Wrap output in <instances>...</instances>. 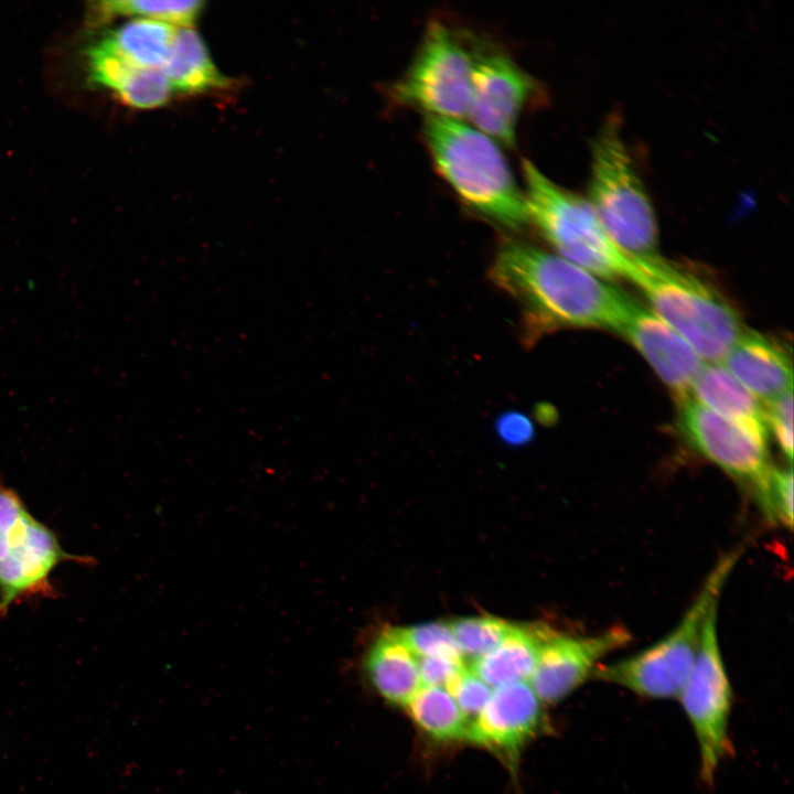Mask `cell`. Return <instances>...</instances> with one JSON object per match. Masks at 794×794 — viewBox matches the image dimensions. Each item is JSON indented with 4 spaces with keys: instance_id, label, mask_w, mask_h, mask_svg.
Returning a JSON list of instances; mask_svg holds the SVG:
<instances>
[{
    "instance_id": "1",
    "label": "cell",
    "mask_w": 794,
    "mask_h": 794,
    "mask_svg": "<svg viewBox=\"0 0 794 794\" xmlns=\"http://www.w3.org/2000/svg\"><path fill=\"white\" fill-rule=\"evenodd\" d=\"M489 276L518 302L529 336L558 328L616 331L630 299L560 256L517 240L502 244Z\"/></svg>"
},
{
    "instance_id": "2",
    "label": "cell",
    "mask_w": 794,
    "mask_h": 794,
    "mask_svg": "<svg viewBox=\"0 0 794 794\" xmlns=\"http://www.w3.org/2000/svg\"><path fill=\"white\" fill-rule=\"evenodd\" d=\"M423 140L433 164L460 200L507 228L528 223L524 190L498 143L461 119L426 116Z\"/></svg>"
},
{
    "instance_id": "3",
    "label": "cell",
    "mask_w": 794,
    "mask_h": 794,
    "mask_svg": "<svg viewBox=\"0 0 794 794\" xmlns=\"http://www.w3.org/2000/svg\"><path fill=\"white\" fill-rule=\"evenodd\" d=\"M627 280L702 361H722L744 331L738 312L721 292L659 255L633 258Z\"/></svg>"
},
{
    "instance_id": "4",
    "label": "cell",
    "mask_w": 794,
    "mask_h": 794,
    "mask_svg": "<svg viewBox=\"0 0 794 794\" xmlns=\"http://www.w3.org/2000/svg\"><path fill=\"white\" fill-rule=\"evenodd\" d=\"M586 200L624 254L633 258L658 256L655 211L614 119L603 124L592 140Z\"/></svg>"
},
{
    "instance_id": "5",
    "label": "cell",
    "mask_w": 794,
    "mask_h": 794,
    "mask_svg": "<svg viewBox=\"0 0 794 794\" xmlns=\"http://www.w3.org/2000/svg\"><path fill=\"white\" fill-rule=\"evenodd\" d=\"M738 558L736 551L721 558L670 633L632 656L599 665L593 677L642 698L677 699L697 657L707 615Z\"/></svg>"
},
{
    "instance_id": "6",
    "label": "cell",
    "mask_w": 794,
    "mask_h": 794,
    "mask_svg": "<svg viewBox=\"0 0 794 794\" xmlns=\"http://www.w3.org/2000/svg\"><path fill=\"white\" fill-rule=\"evenodd\" d=\"M523 176L528 223L558 256L599 278L627 279L633 258L612 242L586 197L556 184L528 160Z\"/></svg>"
},
{
    "instance_id": "7",
    "label": "cell",
    "mask_w": 794,
    "mask_h": 794,
    "mask_svg": "<svg viewBox=\"0 0 794 794\" xmlns=\"http://www.w3.org/2000/svg\"><path fill=\"white\" fill-rule=\"evenodd\" d=\"M66 561L89 565V558L66 552L0 476V620L23 601L53 598L57 590L51 576Z\"/></svg>"
},
{
    "instance_id": "8",
    "label": "cell",
    "mask_w": 794,
    "mask_h": 794,
    "mask_svg": "<svg viewBox=\"0 0 794 794\" xmlns=\"http://www.w3.org/2000/svg\"><path fill=\"white\" fill-rule=\"evenodd\" d=\"M471 76L468 44L446 23L431 20L407 71L390 87V96L426 116L462 120L468 116Z\"/></svg>"
},
{
    "instance_id": "9",
    "label": "cell",
    "mask_w": 794,
    "mask_h": 794,
    "mask_svg": "<svg viewBox=\"0 0 794 794\" xmlns=\"http://www.w3.org/2000/svg\"><path fill=\"white\" fill-rule=\"evenodd\" d=\"M717 610L718 604L707 615L697 657L677 698L694 732L700 776L707 784H712L731 752L729 722L733 694L719 644Z\"/></svg>"
},
{
    "instance_id": "10",
    "label": "cell",
    "mask_w": 794,
    "mask_h": 794,
    "mask_svg": "<svg viewBox=\"0 0 794 794\" xmlns=\"http://www.w3.org/2000/svg\"><path fill=\"white\" fill-rule=\"evenodd\" d=\"M678 428L690 447L748 485L762 503L773 471L768 434L708 409L693 397L678 401Z\"/></svg>"
},
{
    "instance_id": "11",
    "label": "cell",
    "mask_w": 794,
    "mask_h": 794,
    "mask_svg": "<svg viewBox=\"0 0 794 794\" xmlns=\"http://www.w3.org/2000/svg\"><path fill=\"white\" fill-rule=\"evenodd\" d=\"M468 47L472 76L466 117L497 143L512 147L519 115L537 92V83L502 50L475 41Z\"/></svg>"
},
{
    "instance_id": "12",
    "label": "cell",
    "mask_w": 794,
    "mask_h": 794,
    "mask_svg": "<svg viewBox=\"0 0 794 794\" xmlns=\"http://www.w3.org/2000/svg\"><path fill=\"white\" fill-rule=\"evenodd\" d=\"M630 639L622 626L588 636L566 635L552 629L541 644L528 683L543 704L558 702L593 677L602 659Z\"/></svg>"
},
{
    "instance_id": "13",
    "label": "cell",
    "mask_w": 794,
    "mask_h": 794,
    "mask_svg": "<svg viewBox=\"0 0 794 794\" xmlns=\"http://www.w3.org/2000/svg\"><path fill=\"white\" fill-rule=\"evenodd\" d=\"M616 332L645 357L677 401L690 397L704 361L673 328L630 298Z\"/></svg>"
},
{
    "instance_id": "14",
    "label": "cell",
    "mask_w": 794,
    "mask_h": 794,
    "mask_svg": "<svg viewBox=\"0 0 794 794\" xmlns=\"http://www.w3.org/2000/svg\"><path fill=\"white\" fill-rule=\"evenodd\" d=\"M541 705L528 682L496 687L469 725L465 739L512 754L538 731L543 723Z\"/></svg>"
},
{
    "instance_id": "15",
    "label": "cell",
    "mask_w": 794,
    "mask_h": 794,
    "mask_svg": "<svg viewBox=\"0 0 794 794\" xmlns=\"http://www.w3.org/2000/svg\"><path fill=\"white\" fill-rule=\"evenodd\" d=\"M722 361L739 382L765 403L793 388L792 365L785 351L758 332L744 330Z\"/></svg>"
},
{
    "instance_id": "16",
    "label": "cell",
    "mask_w": 794,
    "mask_h": 794,
    "mask_svg": "<svg viewBox=\"0 0 794 794\" xmlns=\"http://www.w3.org/2000/svg\"><path fill=\"white\" fill-rule=\"evenodd\" d=\"M551 630L543 623L512 624L503 642L487 654L472 661L470 670L493 689L528 682L541 644Z\"/></svg>"
},
{
    "instance_id": "17",
    "label": "cell",
    "mask_w": 794,
    "mask_h": 794,
    "mask_svg": "<svg viewBox=\"0 0 794 794\" xmlns=\"http://www.w3.org/2000/svg\"><path fill=\"white\" fill-rule=\"evenodd\" d=\"M363 669L378 694L397 706L406 707L422 686L417 657L391 629L372 643Z\"/></svg>"
},
{
    "instance_id": "18",
    "label": "cell",
    "mask_w": 794,
    "mask_h": 794,
    "mask_svg": "<svg viewBox=\"0 0 794 794\" xmlns=\"http://www.w3.org/2000/svg\"><path fill=\"white\" fill-rule=\"evenodd\" d=\"M690 397L718 415L769 432L761 400L720 363H704Z\"/></svg>"
},
{
    "instance_id": "19",
    "label": "cell",
    "mask_w": 794,
    "mask_h": 794,
    "mask_svg": "<svg viewBox=\"0 0 794 794\" xmlns=\"http://www.w3.org/2000/svg\"><path fill=\"white\" fill-rule=\"evenodd\" d=\"M162 71L172 90L181 93H203L228 85V78L215 66L205 43L191 28L176 30Z\"/></svg>"
},
{
    "instance_id": "20",
    "label": "cell",
    "mask_w": 794,
    "mask_h": 794,
    "mask_svg": "<svg viewBox=\"0 0 794 794\" xmlns=\"http://www.w3.org/2000/svg\"><path fill=\"white\" fill-rule=\"evenodd\" d=\"M174 25L136 18L98 40L117 55L140 68L162 69L175 36Z\"/></svg>"
},
{
    "instance_id": "21",
    "label": "cell",
    "mask_w": 794,
    "mask_h": 794,
    "mask_svg": "<svg viewBox=\"0 0 794 794\" xmlns=\"http://www.w3.org/2000/svg\"><path fill=\"white\" fill-rule=\"evenodd\" d=\"M96 83L98 87L114 92L124 104L140 109L164 105L172 93L162 69L140 68L117 54L100 62Z\"/></svg>"
},
{
    "instance_id": "22",
    "label": "cell",
    "mask_w": 794,
    "mask_h": 794,
    "mask_svg": "<svg viewBox=\"0 0 794 794\" xmlns=\"http://www.w3.org/2000/svg\"><path fill=\"white\" fill-rule=\"evenodd\" d=\"M415 723L440 741L465 739L469 721L443 687L421 686L406 706Z\"/></svg>"
},
{
    "instance_id": "23",
    "label": "cell",
    "mask_w": 794,
    "mask_h": 794,
    "mask_svg": "<svg viewBox=\"0 0 794 794\" xmlns=\"http://www.w3.org/2000/svg\"><path fill=\"white\" fill-rule=\"evenodd\" d=\"M202 1H146V0H110L95 4L93 9L94 23L128 15L162 21L190 28L203 10Z\"/></svg>"
},
{
    "instance_id": "24",
    "label": "cell",
    "mask_w": 794,
    "mask_h": 794,
    "mask_svg": "<svg viewBox=\"0 0 794 794\" xmlns=\"http://www.w3.org/2000/svg\"><path fill=\"white\" fill-rule=\"evenodd\" d=\"M461 653L474 661L494 650L507 636L512 624L494 616L459 618L446 623Z\"/></svg>"
},
{
    "instance_id": "25",
    "label": "cell",
    "mask_w": 794,
    "mask_h": 794,
    "mask_svg": "<svg viewBox=\"0 0 794 794\" xmlns=\"http://www.w3.org/2000/svg\"><path fill=\"white\" fill-rule=\"evenodd\" d=\"M390 629L416 657H447L465 662L446 623Z\"/></svg>"
},
{
    "instance_id": "26",
    "label": "cell",
    "mask_w": 794,
    "mask_h": 794,
    "mask_svg": "<svg viewBox=\"0 0 794 794\" xmlns=\"http://www.w3.org/2000/svg\"><path fill=\"white\" fill-rule=\"evenodd\" d=\"M771 521L787 527L793 525V472L792 468H773L768 491L760 505Z\"/></svg>"
},
{
    "instance_id": "27",
    "label": "cell",
    "mask_w": 794,
    "mask_h": 794,
    "mask_svg": "<svg viewBox=\"0 0 794 794\" xmlns=\"http://www.w3.org/2000/svg\"><path fill=\"white\" fill-rule=\"evenodd\" d=\"M452 695L469 725L480 715L487 704L493 688L466 668L450 686Z\"/></svg>"
},
{
    "instance_id": "28",
    "label": "cell",
    "mask_w": 794,
    "mask_h": 794,
    "mask_svg": "<svg viewBox=\"0 0 794 794\" xmlns=\"http://www.w3.org/2000/svg\"><path fill=\"white\" fill-rule=\"evenodd\" d=\"M766 425L791 462L793 458V393L792 390L766 403Z\"/></svg>"
},
{
    "instance_id": "29",
    "label": "cell",
    "mask_w": 794,
    "mask_h": 794,
    "mask_svg": "<svg viewBox=\"0 0 794 794\" xmlns=\"http://www.w3.org/2000/svg\"><path fill=\"white\" fill-rule=\"evenodd\" d=\"M422 686L443 687L447 690L468 668L463 661L447 657H417Z\"/></svg>"
},
{
    "instance_id": "30",
    "label": "cell",
    "mask_w": 794,
    "mask_h": 794,
    "mask_svg": "<svg viewBox=\"0 0 794 794\" xmlns=\"http://www.w3.org/2000/svg\"><path fill=\"white\" fill-rule=\"evenodd\" d=\"M496 431L503 441L512 446H522L533 438L534 426L524 414L508 411L497 418Z\"/></svg>"
}]
</instances>
